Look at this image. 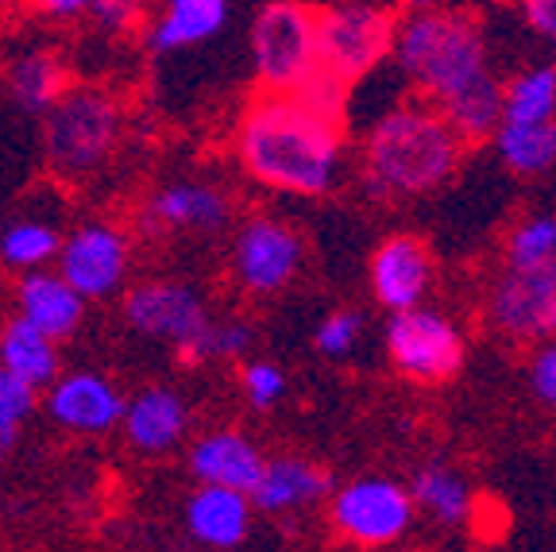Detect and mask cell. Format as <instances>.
Listing matches in <instances>:
<instances>
[{
    "label": "cell",
    "instance_id": "6da1fadb",
    "mask_svg": "<svg viewBox=\"0 0 556 552\" xmlns=\"http://www.w3.org/2000/svg\"><path fill=\"white\" fill-rule=\"evenodd\" d=\"M236 159L267 190L325 198L344 163V121L317 113L298 93L260 89L236 124Z\"/></svg>",
    "mask_w": 556,
    "mask_h": 552
},
{
    "label": "cell",
    "instance_id": "7a4b0ae2",
    "mask_svg": "<svg viewBox=\"0 0 556 552\" xmlns=\"http://www.w3.org/2000/svg\"><path fill=\"white\" fill-rule=\"evenodd\" d=\"M464 143L433 101L414 97L394 104L364 139V190L371 198H417L441 190L464 163Z\"/></svg>",
    "mask_w": 556,
    "mask_h": 552
},
{
    "label": "cell",
    "instance_id": "3957f363",
    "mask_svg": "<svg viewBox=\"0 0 556 552\" xmlns=\"http://www.w3.org/2000/svg\"><path fill=\"white\" fill-rule=\"evenodd\" d=\"M391 54L417 97L433 104L448 101L452 93L491 74L479 20L468 12L433 9V4L414 9L402 24H394Z\"/></svg>",
    "mask_w": 556,
    "mask_h": 552
},
{
    "label": "cell",
    "instance_id": "277c9868",
    "mask_svg": "<svg viewBox=\"0 0 556 552\" xmlns=\"http://www.w3.org/2000/svg\"><path fill=\"white\" fill-rule=\"evenodd\" d=\"M121 139V104L97 86H66L43 113V151L62 178L101 171Z\"/></svg>",
    "mask_w": 556,
    "mask_h": 552
},
{
    "label": "cell",
    "instance_id": "5b68a950",
    "mask_svg": "<svg viewBox=\"0 0 556 552\" xmlns=\"http://www.w3.org/2000/svg\"><path fill=\"white\" fill-rule=\"evenodd\" d=\"M252 62L260 89L294 93L317 62V9L302 0H270L252 24Z\"/></svg>",
    "mask_w": 556,
    "mask_h": 552
},
{
    "label": "cell",
    "instance_id": "8992f818",
    "mask_svg": "<svg viewBox=\"0 0 556 552\" xmlns=\"http://www.w3.org/2000/svg\"><path fill=\"white\" fill-rule=\"evenodd\" d=\"M124 321L131 333L148 340H166L178 352V360L208 363V305L193 286L151 278L124 293Z\"/></svg>",
    "mask_w": 556,
    "mask_h": 552
},
{
    "label": "cell",
    "instance_id": "52a82bcc",
    "mask_svg": "<svg viewBox=\"0 0 556 552\" xmlns=\"http://www.w3.org/2000/svg\"><path fill=\"white\" fill-rule=\"evenodd\" d=\"M387 355H391L394 372L417 387H441L456 379L464 367V344L460 325L444 310L433 305H409V310L391 313L387 321Z\"/></svg>",
    "mask_w": 556,
    "mask_h": 552
},
{
    "label": "cell",
    "instance_id": "ba28073f",
    "mask_svg": "<svg viewBox=\"0 0 556 552\" xmlns=\"http://www.w3.org/2000/svg\"><path fill=\"white\" fill-rule=\"evenodd\" d=\"M483 321L491 333L514 344L556 340V255L530 267L503 263L483 298Z\"/></svg>",
    "mask_w": 556,
    "mask_h": 552
},
{
    "label": "cell",
    "instance_id": "9c48e42d",
    "mask_svg": "<svg viewBox=\"0 0 556 552\" xmlns=\"http://www.w3.org/2000/svg\"><path fill=\"white\" fill-rule=\"evenodd\" d=\"M325 502H329L332 534L356 549H387V544L406 541L417 522V506L409 491L394 479H382V475L352 479Z\"/></svg>",
    "mask_w": 556,
    "mask_h": 552
},
{
    "label": "cell",
    "instance_id": "30bf717a",
    "mask_svg": "<svg viewBox=\"0 0 556 552\" xmlns=\"http://www.w3.org/2000/svg\"><path fill=\"white\" fill-rule=\"evenodd\" d=\"M394 39V16L364 0H340L317 9V62L340 81L356 86L387 54Z\"/></svg>",
    "mask_w": 556,
    "mask_h": 552
},
{
    "label": "cell",
    "instance_id": "8fae6325",
    "mask_svg": "<svg viewBox=\"0 0 556 552\" xmlns=\"http://www.w3.org/2000/svg\"><path fill=\"white\" fill-rule=\"evenodd\" d=\"M305 267V240L290 221L248 216L232 240V278L252 298L282 293Z\"/></svg>",
    "mask_w": 556,
    "mask_h": 552
},
{
    "label": "cell",
    "instance_id": "7c38bea8",
    "mask_svg": "<svg viewBox=\"0 0 556 552\" xmlns=\"http://www.w3.org/2000/svg\"><path fill=\"white\" fill-rule=\"evenodd\" d=\"M54 263L86 302L113 298L128 278V236L104 221L81 225L78 233H70V240L59 243Z\"/></svg>",
    "mask_w": 556,
    "mask_h": 552
},
{
    "label": "cell",
    "instance_id": "4fadbf2b",
    "mask_svg": "<svg viewBox=\"0 0 556 552\" xmlns=\"http://www.w3.org/2000/svg\"><path fill=\"white\" fill-rule=\"evenodd\" d=\"M124 402L128 398L116 390L113 379H104L97 372H70V375H54L47 382L43 410L62 429L97 437V432H109L121 425Z\"/></svg>",
    "mask_w": 556,
    "mask_h": 552
},
{
    "label": "cell",
    "instance_id": "5bb4252c",
    "mask_svg": "<svg viewBox=\"0 0 556 552\" xmlns=\"http://www.w3.org/2000/svg\"><path fill=\"white\" fill-rule=\"evenodd\" d=\"M433 251L417 236H387L379 248L371 251V293L382 310H409V305H421L433 290Z\"/></svg>",
    "mask_w": 556,
    "mask_h": 552
},
{
    "label": "cell",
    "instance_id": "9a60e30c",
    "mask_svg": "<svg viewBox=\"0 0 556 552\" xmlns=\"http://www.w3.org/2000/svg\"><path fill=\"white\" fill-rule=\"evenodd\" d=\"M332 494V479L325 467L302 456H278L263 460V472L255 487L248 491L252 510L270 514V518H287V514H302V510L317 506Z\"/></svg>",
    "mask_w": 556,
    "mask_h": 552
},
{
    "label": "cell",
    "instance_id": "2e32d148",
    "mask_svg": "<svg viewBox=\"0 0 556 552\" xmlns=\"http://www.w3.org/2000/svg\"><path fill=\"white\" fill-rule=\"evenodd\" d=\"M186 425H190V410L166 387L139 390L131 402H124L121 414L124 440L143 456H163V452L178 449V440L186 437Z\"/></svg>",
    "mask_w": 556,
    "mask_h": 552
},
{
    "label": "cell",
    "instance_id": "e0dca14e",
    "mask_svg": "<svg viewBox=\"0 0 556 552\" xmlns=\"http://www.w3.org/2000/svg\"><path fill=\"white\" fill-rule=\"evenodd\" d=\"M252 529V499L248 491L220 484H201L186 499V534L205 549H236Z\"/></svg>",
    "mask_w": 556,
    "mask_h": 552
},
{
    "label": "cell",
    "instance_id": "ac0fdd59",
    "mask_svg": "<svg viewBox=\"0 0 556 552\" xmlns=\"http://www.w3.org/2000/svg\"><path fill=\"white\" fill-rule=\"evenodd\" d=\"M186 460H190V472L198 484H220L236 487V491H252L263 472V452L240 429L205 432V437L193 440Z\"/></svg>",
    "mask_w": 556,
    "mask_h": 552
},
{
    "label": "cell",
    "instance_id": "d6986e66",
    "mask_svg": "<svg viewBox=\"0 0 556 552\" xmlns=\"http://www.w3.org/2000/svg\"><path fill=\"white\" fill-rule=\"evenodd\" d=\"M232 216L228 198L205 181H174L166 190L151 193L143 225L151 228H186V233H220Z\"/></svg>",
    "mask_w": 556,
    "mask_h": 552
},
{
    "label": "cell",
    "instance_id": "ffe728a7",
    "mask_svg": "<svg viewBox=\"0 0 556 552\" xmlns=\"http://www.w3.org/2000/svg\"><path fill=\"white\" fill-rule=\"evenodd\" d=\"M20 317L43 328L51 340H66L86 317V298H81L59 271H24V283L16 290Z\"/></svg>",
    "mask_w": 556,
    "mask_h": 552
},
{
    "label": "cell",
    "instance_id": "44dd1931",
    "mask_svg": "<svg viewBox=\"0 0 556 552\" xmlns=\"http://www.w3.org/2000/svg\"><path fill=\"white\" fill-rule=\"evenodd\" d=\"M409 499H414L417 514H426L429 522L444 529H464L479 510L476 487L448 460H426L417 467L414 484H409Z\"/></svg>",
    "mask_w": 556,
    "mask_h": 552
},
{
    "label": "cell",
    "instance_id": "7402d4cb",
    "mask_svg": "<svg viewBox=\"0 0 556 552\" xmlns=\"http://www.w3.org/2000/svg\"><path fill=\"white\" fill-rule=\"evenodd\" d=\"M228 0H166V12L151 27V51L170 54L198 47L225 27Z\"/></svg>",
    "mask_w": 556,
    "mask_h": 552
},
{
    "label": "cell",
    "instance_id": "603a6c76",
    "mask_svg": "<svg viewBox=\"0 0 556 552\" xmlns=\"http://www.w3.org/2000/svg\"><path fill=\"white\" fill-rule=\"evenodd\" d=\"M0 367L43 390L59 375V340H51L31 321L12 317L0 328Z\"/></svg>",
    "mask_w": 556,
    "mask_h": 552
},
{
    "label": "cell",
    "instance_id": "cb8c5ba5",
    "mask_svg": "<svg viewBox=\"0 0 556 552\" xmlns=\"http://www.w3.org/2000/svg\"><path fill=\"white\" fill-rule=\"evenodd\" d=\"M491 139L506 171L521 178H538L556 166V121H498Z\"/></svg>",
    "mask_w": 556,
    "mask_h": 552
},
{
    "label": "cell",
    "instance_id": "d4e9b609",
    "mask_svg": "<svg viewBox=\"0 0 556 552\" xmlns=\"http://www.w3.org/2000/svg\"><path fill=\"white\" fill-rule=\"evenodd\" d=\"M437 109H441V116L456 128V136L468 147L479 143V139H491V131L503 121V81L495 74H483L468 89L441 101Z\"/></svg>",
    "mask_w": 556,
    "mask_h": 552
},
{
    "label": "cell",
    "instance_id": "484cf974",
    "mask_svg": "<svg viewBox=\"0 0 556 552\" xmlns=\"http://www.w3.org/2000/svg\"><path fill=\"white\" fill-rule=\"evenodd\" d=\"M70 86V74L54 54L27 51L9 62V89L24 113H47L51 101Z\"/></svg>",
    "mask_w": 556,
    "mask_h": 552
},
{
    "label": "cell",
    "instance_id": "4316f807",
    "mask_svg": "<svg viewBox=\"0 0 556 552\" xmlns=\"http://www.w3.org/2000/svg\"><path fill=\"white\" fill-rule=\"evenodd\" d=\"M503 121H556V62L530 66L503 86Z\"/></svg>",
    "mask_w": 556,
    "mask_h": 552
},
{
    "label": "cell",
    "instance_id": "83f0119b",
    "mask_svg": "<svg viewBox=\"0 0 556 552\" xmlns=\"http://www.w3.org/2000/svg\"><path fill=\"white\" fill-rule=\"evenodd\" d=\"M62 236L47 221H16L0 233V263L12 271H35L59 255Z\"/></svg>",
    "mask_w": 556,
    "mask_h": 552
},
{
    "label": "cell",
    "instance_id": "f1b7e54d",
    "mask_svg": "<svg viewBox=\"0 0 556 552\" xmlns=\"http://www.w3.org/2000/svg\"><path fill=\"white\" fill-rule=\"evenodd\" d=\"M556 255V213H533L526 216L510 236H506L503 260L510 267H530Z\"/></svg>",
    "mask_w": 556,
    "mask_h": 552
},
{
    "label": "cell",
    "instance_id": "f546056e",
    "mask_svg": "<svg viewBox=\"0 0 556 552\" xmlns=\"http://www.w3.org/2000/svg\"><path fill=\"white\" fill-rule=\"evenodd\" d=\"M240 390L248 398V406L270 410L287 394V372L270 360H248L240 367Z\"/></svg>",
    "mask_w": 556,
    "mask_h": 552
},
{
    "label": "cell",
    "instance_id": "4dcf8cb0",
    "mask_svg": "<svg viewBox=\"0 0 556 552\" xmlns=\"http://www.w3.org/2000/svg\"><path fill=\"white\" fill-rule=\"evenodd\" d=\"M359 333H364V317L356 310H332L313 333V348L329 360H344L359 344Z\"/></svg>",
    "mask_w": 556,
    "mask_h": 552
},
{
    "label": "cell",
    "instance_id": "1f68e13d",
    "mask_svg": "<svg viewBox=\"0 0 556 552\" xmlns=\"http://www.w3.org/2000/svg\"><path fill=\"white\" fill-rule=\"evenodd\" d=\"M35 406H39V387L12 375L9 367H0V417L24 425L35 414Z\"/></svg>",
    "mask_w": 556,
    "mask_h": 552
},
{
    "label": "cell",
    "instance_id": "d6a6232c",
    "mask_svg": "<svg viewBox=\"0 0 556 552\" xmlns=\"http://www.w3.org/2000/svg\"><path fill=\"white\" fill-rule=\"evenodd\" d=\"M255 344V328L248 321H213L208 325V360H236Z\"/></svg>",
    "mask_w": 556,
    "mask_h": 552
},
{
    "label": "cell",
    "instance_id": "836d02e7",
    "mask_svg": "<svg viewBox=\"0 0 556 552\" xmlns=\"http://www.w3.org/2000/svg\"><path fill=\"white\" fill-rule=\"evenodd\" d=\"M533 348L538 352L530 360V387L548 410H556V340H545V344Z\"/></svg>",
    "mask_w": 556,
    "mask_h": 552
},
{
    "label": "cell",
    "instance_id": "e575fe53",
    "mask_svg": "<svg viewBox=\"0 0 556 552\" xmlns=\"http://www.w3.org/2000/svg\"><path fill=\"white\" fill-rule=\"evenodd\" d=\"M89 12L109 32H131L139 24V16H143V0H93Z\"/></svg>",
    "mask_w": 556,
    "mask_h": 552
},
{
    "label": "cell",
    "instance_id": "d590c367",
    "mask_svg": "<svg viewBox=\"0 0 556 552\" xmlns=\"http://www.w3.org/2000/svg\"><path fill=\"white\" fill-rule=\"evenodd\" d=\"M521 16L556 54V0H521Z\"/></svg>",
    "mask_w": 556,
    "mask_h": 552
},
{
    "label": "cell",
    "instance_id": "8d00e7d4",
    "mask_svg": "<svg viewBox=\"0 0 556 552\" xmlns=\"http://www.w3.org/2000/svg\"><path fill=\"white\" fill-rule=\"evenodd\" d=\"M35 4H39V12H43V16L70 20V16H81V12H89V4H93V0H35Z\"/></svg>",
    "mask_w": 556,
    "mask_h": 552
},
{
    "label": "cell",
    "instance_id": "74e56055",
    "mask_svg": "<svg viewBox=\"0 0 556 552\" xmlns=\"http://www.w3.org/2000/svg\"><path fill=\"white\" fill-rule=\"evenodd\" d=\"M16 440H20V425L16 422H4V417H0V460L16 449Z\"/></svg>",
    "mask_w": 556,
    "mask_h": 552
},
{
    "label": "cell",
    "instance_id": "f35d334b",
    "mask_svg": "<svg viewBox=\"0 0 556 552\" xmlns=\"http://www.w3.org/2000/svg\"><path fill=\"white\" fill-rule=\"evenodd\" d=\"M426 4H433V0H406V9H426Z\"/></svg>",
    "mask_w": 556,
    "mask_h": 552
},
{
    "label": "cell",
    "instance_id": "ab89813d",
    "mask_svg": "<svg viewBox=\"0 0 556 552\" xmlns=\"http://www.w3.org/2000/svg\"><path fill=\"white\" fill-rule=\"evenodd\" d=\"M0 4H12V0H0Z\"/></svg>",
    "mask_w": 556,
    "mask_h": 552
}]
</instances>
